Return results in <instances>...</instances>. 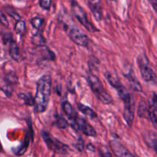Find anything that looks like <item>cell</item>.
<instances>
[{
  "label": "cell",
  "instance_id": "1",
  "mask_svg": "<svg viewBox=\"0 0 157 157\" xmlns=\"http://www.w3.org/2000/svg\"><path fill=\"white\" fill-rule=\"evenodd\" d=\"M52 78L44 75L37 82L36 94L34 98V107L36 113H43L47 109L52 91Z\"/></svg>",
  "mask_w": 157,
  "mask_h": 157
},
{
  "label": "cell",
  "instance_id": "2",
  "mask_svg": "<svg viewBox=\"0 0 157 157\" xmlns=\"http://www.w3.org/2000/svg\"><path fill=\"white\" fill-rule=\"evenodd\" d=\"M87 80L93 93L101 103L104 104H110L113 102V98L105 90L98 77L93 73H89Z\"/></svg>",
  "mask_w": 157,
  "mask_h": 157
},
{
  "label": "cell",
  "instance_id": "3",
  "mask_svg": "<svg viewBox=\"0 0 157 157\" xmlns=\"http://www.w3.org/2000/svg\"><path fill=\"white\" fill-rule=\"evenodd\" d=\"M41 136L47 145L48 148L52 151L61 155H67L71 152L70 147L67 144H64L57 138L54 137L46 130L41 131Z\"/></svg>",
  "mask_w": 157,
  "mask_h": 157
},
{
  "label": "cell",
  "instance_id": "4",
  "mask_svg": "<svg viewBox=\"0 0 157 157\" xmlns=\"http://www.w3.org/2000/svg\"><path fill=\"white\" fill-rule=\"evenodd\" d=\"M137 63L143 79L147 82H156V75L150 66V61L146 54L142 53L138 56Z\"/></svg>",
  "mask_w": 157,
  "mask_h": 157
},
{
  "label": "cell",
  "instance_id": "5",
  "mask_svg": "<svg viewBox=\"0 0 157 157\" xmlns=\"http://www.w3.org/2000/svg\"><path fill=\"white\" fill-rule=\"evenodd\" d=\"M71 9L72 13L75 15V18L79 21V22L90 32H96L98 29L92 24L87 18V13L84 10L82 7L79 4L75 1H72L71 2Z\"/></svg>",
  "mask_w": 157,
  "mask_h": 157
},
{
  "label": "cell",
  "instance_id": "6",
  "mask_svg": "<svg viewBox=\"0 0 157 157\" xmlns=\"http://www.w3.org/2000/svg\"><path fill=\"white\" fill-rule=\"evenodd\" d=\"M71 125L77 131H81L87 136H96L97 132L95 129L86 120L77 117L75 120L71 121Z\"/></svg>",
  "mask_w": 157,
  "mask_h": 157
},
{
  "label": "cell",
  "instance_id": "7",
  "mask_svg": "<svg viewBox=\"0 0 157 157\" xmlns=\"http://www.w3.org/2000/svg\"><path fill=\"white\" fill-rule=\"evenodd\" d=\"M66 32L69 38L78 45L81 47H87L90 39L84 32L76 27H66Z\"/></svg>",
  "mask_w": 157,
  "mask_h": 157
},
{
  "label": "cell",
  "instance_id": "8",
  "mask_svg": "<svg viewBox=\"0 0 157 157\" xmlns=\"http://www.w3.org/2000/svg\"><path fill=\"white\" fill-rule=\"evenodd\" d=\"M110 147L115 156H133L134 155L130 153V150L124 145H123L119 140H111L109 142Z\"/></svg>",
  "mask_w": 157,
  "mask_h": 157
},
{
  "label": "cell",
  "instance_id": "9",
  "mask_svg": "<svg viewBox=\"0 0 157 157\" xmlns=\"http://www.w3.org/2000/svg\"><path fill=\"white\" fill-rule=\"evenodd\" d=\"M124 117L129 127H132L134 120L135 113V104L133 98H130L128 101H124Z\"/></svg>",
  "mask_w": 157,
  "mask_h": 157
},
{
  "label": "cell",
  "instance_id": "10",
  "mask_svg": "<svg viewBox=\"0 0 157 157\" xmlns=\"http://www.w3.org/2000/svg\"><path fill=\"white\" fill-rule=\"evenodd\" d=\"M148 119L150 120L153 125L157 129V96L155 94L151 102L149 103Z\"/></svg>",
  "mask_w": 157,
  "mask_h": 157
},
{
  "label": "cell",
  "instance_id": "11",
  "mask_svg": "<svg viewBox=\"0 0 157 157\" xmlns=\"http://www.w3.org/2000/svg\"><path fill=\"white\" fill-rule=\"evenodd\" d=\"M87 4L97 21H101L102 18V6L101 0H87Z\"/></svg>",
  "mask_w": 157,
  "mask_h": 157
},
{
  "label": "cell",
  "instance_id": "12",
  "mask_svg": "<svg viewBox=\"0 0 157 157\" xmlns=\"http://www.w3.org/2000/svg\"><path fill=\"white\" fill-rule=\"evenodd\" d=\"M124 75L126 78L128 79L129 83H130V85L131 87L132 90H133L134 91L137 92H141L143 90L142 86H141L140 83L139 82L136 78L135 77L134 73H133V71L130 70L128 72L125 71L124 72Z\"/></svg>",
  "mask_w": 157,
  "mask_h": 157
},
{
  "label": "cell",
  "instance_id": "13",
  "mask_svg": "<svg viewBox=\"0 0 157 157\" xmlns=\"http://www.w3.org/2000/svg\"><path fill=\"white\" fill-rule=\"evenodd\" d=\"M143 138L147 147L153 150L157 144V133L152 130H148L143 133Z\"/></svg>",
  "mask_w": 157,
  "mask_h": 157
},
{
  "label": "cell",
  "instance_id": "14",
  "mask_svg": "<svg viewBox=\"0 0 157 157\" xmlns=\"http://www.w3.org/2000/svg\"><path fill=\"white\" fill-rule=\"evenodd\" d=\"M104 76H105L106 79L108 81L109 84H110L112 87H114V88L117 89L122 84L118 75H117L116 73H114V72L107 71L104 74Z\"/></svg>",
  "mask_w": 157,
  "mask_h": 157
},
{
  "label": "cell",
  "instance_id": "15",
  "mask_svg": "<svg viewBox=\"0 0 157 157\" xmlns=\"http://www.w3.org/2000/svg\"><path fill=\"white\" fill-rule=\"evenodd\" d=\"M61 107H62V110L64 111V113L68 117V118L71 121L75 120L78 117L76 111H75V109L73 108L72 105L68 101H64V102H63L62 104H61Z\"/></svg>",
  "mask_w": 157,
  "mask_h": 157
},
{
  "label": "cell",
  "instance_id": "16",
  "mask_svg": "<svg viewBox=\"0 0 157 157\" xmlns=\"http://www.w3.org/2000/svg\"><path fill=\"white\" fill-rule=\"evenodd\" d=\"M9 55L11 58L15 61H19L20 60V52L18 46L15 41H11L9 44Z\"/></svg>",
  "mask_w": 157,
  "mask_h": 157
},
{
  "label": "cell",
  "instance_id": "17",
  "mask_svg": "<svg viewBox=\"0 0 157 157\" xmlns=\"http://www.w3.org/2000/svg\"><path fill=\"white\" fill-rule=\"evenodd\" d=\"M148 110H149V103L142 100L140 102L139 107H138V116L140 117L148 118Z\"/></svg>",
  "mask_w": 157,
  "mask_h": 157
},
{
  "label": "cell",
  "instance_id": "18",
  "mask_svg": "<svg viewBox=\"0 0 157 157\" xmlns=\"http://www.w3.org/2000/svg\"><path fill=\"white\" fill-rule=\"evenodd\" d=\"M77 106H78V110H79L81 113L85 114L86 116L89 117L90 118L97 117V113H95L90 107H87V106L84 105V104H81V103H78Z\"/></svg>",
  "mask_w": 157,
  "mask_h": 157
},
{
  "label": "cell",
  "instance_id": "19",
  "mask_svg": "<svg viewBox=\"0 0 157 157\" xmlns=\"http://www.w3.org/2000/svg\"><path fill=\"white\" fill-rule=\"evenodd\" d=\"M0 89L6 94V95L7 97L12 96V92H13L12 85L9 84L8 81H6L4 78L0 80Z\"/></svg>",
  "mask_w": 157,
  "mask_h": 157
},
{
  "label": "cell",
  "instance_id": "20",
  "mask_svg": "<svg viewBox=\"0 0 157 157\" xmlns=\"http://www.w3.org/2000/svg\"><path fill=\"white\" fill-rule=\"evenodd\" d=\"M32 41L34 45L36 46V47H43L46 44L45 38L39 32H37L36 34L33 35Z\"/></svg>",
  "mask_w": 157,
  "mask_h": 157
},
{
  "label": "cell",
  "instance_id": "21",
  "mask_svg": "<svg viewBox=\"0 0 157 157\" xmlns=\"http://www.w3.org/2000/svg\"><path fill=\"white\" fill-rule=\"evenodd\" d=\"M18 98L29 106H34V98L30 93H21L18 94Z\"/></svg>",
  "mask_w": 157,
  "mask_h": 157
},
{
  "label": "cell",
  "instance_id": "22",
  "mask_svg": "<svg viewBox=\"0 0 157 157\" xmlns=\"http://www.w3.org/2000/svg\"><path fill=\"white\" fill-rule=\"evenodd\" d=\"M25 29H26V26H25V22L23 20H18L16 21V23H15V32L18 35H24L25 32Z\"/></svg>",
  "mask_w": 157,
  "mask_h": 157
},
{
  "label": "cell",
  "instance_id": "23",
  "mask_svg": "<svg viewBox=\"0 0 157 157\" xmlns=\"http://www.w3.org/2000/svg\"><path fill=\"white\" fill-rule=\"evenodd\" d=\"M4 79L12 85L16 84L18 83V77H17L16 74L14 71H9L6 73V75H5Z\"/></svg>",
  "mask_w": 157,
  "mask_h": 157
},
{
  "label": "cell",
  "instance_id": "24",
  "mask_svg": "<svg viewBox=\"0 0 157 157\" xmlns=\"http://www.w3.org/2000/svg\"><path fill=\"white\" fill-rule=\"evenodd\" d=\"M30 21L32 25L35 29H40L41 26H42L43 23H44V19L42 18H40V17H34V18L31 19Z\"/></svg>",
  "mask_w": 157,
  "mask_h": 157
},
{
  "label": "cell",
  "instance_id": "25",
  "mask_svg": "<svg viewBox=\"0 0 157 157\" xmlns=\"http://www.w3.org/2000/svg\"><path fill=\"white\" fill-rule=\"evenodd\" d=\"M5 10H6V13H7L8 15H10L11 17H12V18H13L15 20H16V21L21 19V17H20V15H18V12H17L15 9H12V8L6 7L5 8Z\"/></svg>",
  "mask_w": 157,
  "mask_h": 157
},
{
  "label": "cell",
  "instance_id": "26",
  "mask_svg": "<svg viewBox=\"0 0 157 157\" xmlns=\"http://www.w3.org/2000/svg\"><path fill=\"white\" fill-rule=\"evenodd\" d=\"M56 124H57V125H58V127L61 129L66 128L67 126V121H66V120L61 116L57 117Z\"/></svg>",
  "mask_w": 157,
  "mask_h": 157
},
{
  "label": "cell",
  "instance_id": "27",
  "mask_svg": "<svg viewBox=\"0 0 157 157\" xmlns=\"http://www.w3.org/2000/svg\"><path fill=\"white\" fill-rule=\"evenodd\" d=\"M39 5L43 9L48 10L52 6V0H39Z\"/></svg>",
  "mask_w": 157,
  "mask_h": 157
},
{
  "label": "cell",
  "instance_id": "28",
  "mask_svg": "<svg viewBox=\"0 0 157 157\" xmlns=\"http://www.w3.org/2000/svg\"><path fill=\"white\" fill-rule=\"evenodd\" d=\"M0 24L2 25H3L4 27H9V21L7 19V17L6 16L4 13H3L2 11H0Z\"/></svg>",
  "mask_w": 157,
  "mask_h": 157
},
{
  "label": "cell",
  "instance_id": "29",
  "mask_svg": "<svg viewBox=\"0 0 157 157\" xmlns=\"http://www.w3.org/2000/svg\"><path fill=\"white\" fill-rule=\"evenodd\" d=\"M75 147H76L77 150H78L79 152H82L83 150H84V141L80 138V140H78V144H75Z\"/></svg>",
  "mask_w": 157,
  "mask_h": 157
},
{
  "label": "cell",
  "instance_id": "30",
  "mask_svg": "<svg viewBox=\"0 0 157 157\" xmlns=\"http://www.w3.org/2000/svg\"><path fill=\"white\" fill-rule=\"evenodd\" d=\"M3 40H4V42H10L11 41H12V34L11 33H6L3 35Z\"/></svg>",
  "mask_w": 157,
  "mask_h": 157
},
{
  "label": "cell",
  "instance_id": "31",
  "mask_svg": "<svg viewBox=\"0 0 157 157\" xmlns=\"http://www.w3.org/2000/svg\"><path fill=\"white\" fill-rule=\"evenodd\" d=\"M149 2H150V5L153 8L155 12L157 13V0H149Z\"/></svg>",
  "mask_w": 157,
  "mask_h": 157
},
{
  "label": "cell",
  "instance_id": "32",
  "mask_svg": "<svg viewBox=\"0 0 157 157\" xmlns=\"http://www.w3.org/2000/svg\"><path fill=\"white\" fill-rule=\"evenodd\" d=\"M153 150H154L155 151H156V154H157V144L156 145V147H154V149H153Z\"/></svg>",
  "mask_w": 157,
  "mask_h": 157
},
{
  "label": "cell",
  "instance_id": "33",
  "mask_svg": "<svg viewBox=\"0 0 157 157\" xmlns=\"http://www.w3.org/2000/svg\"><path fill=\"white\" fill-rule=\"evenodd\" d=\"M2 151V146H1V144H0V152Z\"/></svg>",
  "mask_w": 157,
  "mask_h": 157
},
{
  "label": "cell",
  "instance_id": "34",
  "mask_svg": "<svg viewBox=\"0 0 157 157\" xmlns=\"http://www.w3.org/2000/svg\"><path fill=\"white\" fill-rule=\"evenodd\" d=\"M110 1H114V0H110Z\"/></svg>",
  "mask_w": 157,
  "mask_h": 157
}]
</instances>
